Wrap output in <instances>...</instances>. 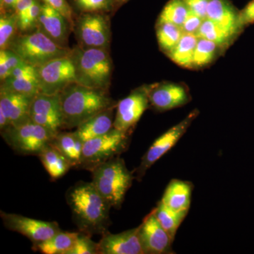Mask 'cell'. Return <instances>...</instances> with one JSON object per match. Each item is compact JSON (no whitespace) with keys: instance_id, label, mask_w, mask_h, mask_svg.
<instances>
[{"instance_id":"obj_1","label":"cell","mask_w":254,"mask_h":254,"mask_svg":"<svg viewBox=\"0 0 254 254\" xmlns=\"http://www.w3.org/2000/svg\"><path fill=\"white\" fill-rule=\"evenodd\" d=\"M66 199L80 232L90 236L107 232L112 206L93 182L75 184L66 192Z\"/></svg>"},{"instance_id":"obj_2","label":"cell","mask_w":254,"mask_h":254,"mask_svg":"<svg viewBox=\"0 0 254 254\" xmlns=\"http://www.w3.org/2000/svg\"><path fill=\"white\" fill-rule=\"evenodd\" d=\"M64 128H77L97 114L118 103L112 99L109 91L88 88L73 83L59 93Z\"/></svg>"},{"instance_id":"obj_3","label":"cell","mask_w":254,"mask_h":254,"mask_svg":"<svg viewBox=\"0 0 254 254\" xmlns=\"http://www.w3.org/2000/svg\"><path fill=\"white\" fill-rule=\"evenodd\" d=\"M110 50L76 46L69 57L74 66L76 83L88 88L109 91L113 74Z\"/></svg>"},{"instance_id":"obj_4","label":"cell","mask_w":254,"mask_h":254,"mask_svg":"<svg viewBox=\"0 0 254 254\" xmlns=\"http://www.w3.org/2000/svg\"><path fill=\"white\" fill-rule=\"evenodd\" d=\"M93 185L112 208H121L134 177L123 158L115 157L91 171Z\"/></svg>"},{"instance_id":"obj_5","label":"cell","mask_w":254,"mask_h":254,"mask_svg":"<svg viewBox=\"0 0 254 254\" xmlns=\"http://www.w3.org/2000/svg\"><path fill=\"white\" fill-rule=\"evenodd\" d=\"M9 49L17 53L23 62L36 67L67 57L71 50L58 46L38 28L27 33H18Z\"/></svg>"},{"instance_id":"obj_6","label":"cell","mask_w":254,"mask_h":254,"mask_svg":"<svg viewBox=\"0 0 254 254\" xmlns=\"http://www.w3.org/2000/svg\"><path fill=\"white\" fill-rule=\"evenodd\" d=\"M129 135L113 128L103 136L85 141L78 168L91 172L100 164L121 154L128 148Z\"/></svg>"},{"instance_id":"obj_7","label":"cell","mask_w":254,"mask_h":254,"mask_svg":"<svg viewBox=\"0 0 254 254\" xmlns=\"http://www.w3.org/2000/svg\"><path fill=\"white\" fill-rule=\"evenodd\" d=\"M1 134L10 148L18 154L38 156L57 133L31 121L21 126L8 127L1 131Z\"/></svg>"},{"instance_id":"obj_8","label":"cell","mask_w":254,"mask_h":254,"mask_svg":"<svg viewBox=\"0 0 254 254\" xmlns=\"http://www.w3.org/2000/svg\"><path fill=\"white\" fill-rule=\"evenodd\" d=\"M73 30L78 46L84 49L109 50L111 26L108 14L88 12L78 14L75 18Z\"/></svg>"},{"instance_id":"obj_9","label":"cell","mask_w":254,"mask_h":254,"mask_svg":"<svg viewBox=\"0 0 254 254\" xmlns=\"http://www.w3.org/2000/svg\"><path fill=\"white\" fill-rule=\"evenodd\" d=\"M199 115L198 110H193L180 123L170 128L158 137L150 145L141 159L139 166L136 169V179L139 181L145 174L157 161L166 154L177 144L185 134L190 125Z\"/></svg>"},{"instance_id":"obj_10","label":"cell","mask_w":254,"mask_h":254,"mask_svg":"<svg viewBox=\"0 0 254 254\" xmlns=\"http://www.w3.org/2000/svg\"><path fill=\"white\" fill-rule=\"evenodd\" d=\"M40 93L58 95L66 86L76 83L74 66L69 55L52 60L37 67Z\"/></svg>"},{"instance_id":"obj_11","label":"cell","mask_w":254,"mask_h":254,"mask_svg":"<svg viewBox=\"0 0 254 254\" xmlns=\"http://www.w3.org/2000/svg\"><path fill=\"white\" fill-rule=\"evenodd\" d=\"M149 107L148 85L135 88L128 96L118 103L114 128L131 133Z\"/></svg>"},{"instance_id":"obj_12","label":"cell","mask_w":254,"mask_h":254,"mask_svg":"<svg viewBox=\"0 0 254 254\" xmlns=\"http://www.w3.org/2000/svg\"><path fill=\"white\" fill-rule=\"evenodd\" d=\"M0 215L6 228L27 237L33 245L48 240L61 231L57 222L43 221L3 211H1Z\"/></svg>"},{"instance_id":"obj_13","label":"cell","mask_w":254,"mask_h":254,"mask_svg":"<svg viewBox=\"0 0 254 254\" xmlns=\"http://www.w3.org/2000/svg\"><path fill=\"white\" fill-rule=\"evenodd\" d=\"M150 107L158 112H165L185 106L191 100L185 85L174 82H160L148 85Z\"/></svg>"},{"instance_id":"obj_14","label":"cell","mask_w":254,"mask_h":254,"mask_svg":"<svg viewBox=\"0 0 254 254\" xmlns=\"http://www.w3.org/2000/svg\"><path fill=\"white\" fill-rule=\"evenodd\" d=\"M30 118L33 123L58 133L63 127V116L59 94L38 93L32 101Z\"/></svg>"},{"instance_id":"obj_15","label":"cell","mask_w":254,"mask_h":254,"mask_svg":"<svg viewBox=\"0 0 254 254\" xmlns=\"http://www.w3.org/2000/svg\"><path fill=\"white\" fill-rule=\"evenodd\" d=\"M139 236L144 254H174L173 241L159 223L153 210L139 225Z\"/></svg>"},{"instance_id":"obj_16","label":"cell","mask_w":254,"mask_h":254,"mask_svg":"<svg viewBox=\"0 0 254 254\" xmlns=\"http://www.w3.org/2000/svg\"><path fill=\"white\" fill-rule=\"evenodd\" d=\"M37 28L62 48H68V38L73 26L58 10L42 3Z\"/></svg>"},{"instance_id":"obj_17","label":"cell","mask_w":254,"mask_h":254,"mask_svg":"<svg viewBox=\"0 0 254 254\" xmlns=\"http://www.w3.org/2000/svg\"><path fill=\"white\" fill-rule=\"evenodd\" d=\"M99 254H144L139 226L118 234L105 232L98 243Z\"/></svg>"},{"instance_id":"obj_18","label":"cell","mask_w":254,"mask_h":254,"mask_svg":"<svg viewBox=\"0 0 254 254\" xmlns=\"http://www.w3.org/2000/svg\"><path fill=\"white\" fill-rule=\"evenodd\" d=\"M34 97L0 90V109L9 120L11 127L21 126L31 122L30 110Z\"/></svg>"},{"instance_id":"obj_19","label":"cell","mask_w":254,"mask_h":254,"mask_svg":"<svg viewBox=\"0 0 254 254\" xmlns=\"http://www.w3.org/2000/svg\"><path fill=\"white\" fill-rule=\"evenodd\" d=\"M206 18L221 25L238 36L245 29L240 23V11L230 0H210Z\"/></svg>"},{"instance_id":"obj_20","label":"cell","mask_w":254,"mask_h":254,"mask_svg":"<svg viewBox=\"0 0 254 254\" xmlns=\"http://www.w3.org/2000/svg\"><path fill=\"white\" fill-rule=\"evenodd\" d=\"M193 185L190 182L173 180L169 183L160 201L170 210L179 213H188Z\"/></svg>"},{"instance_id":"obj_21","label":"cell","mask_w":254,"mask_h":254,"mask_svg":"<svg viewBox=\"0 0 254 254\" xmlns=\"http://www.w3.org/2000/svg\"><path fill=\"white\" fill-rule=\"evenodd\" d=\"M115 109L116 108H112L97 114L78 126L76 132L82 141L85 142L103 136L114 128Z\"/></svg>"},{"instance_id":"obj_22","label":"cell","mask_w":254,"mask_h":254,"mask_svg":"<svg viewBox=\"0 0 254 254\" xmlns=\"http://www.w3.org/2000/svg\"><path fill=\"white\" fill-rule=\"evenodd\" d=\"M51 144L71 161L73 168L79 167L84 142L82 141L76 131L58 132Z\"/></svg>"},{"instance_id":"obj_23","label":"cell","mask_w":254,"mask_h":254,"mask_svg":"<svg viewBox=\"0 0 254 254\" xmlns=\"http://www.w3.org/2000/svg\"><path fill=\"white\" fill-rule=\"evenodd\" d=\"M38 157L50 177L54 180L64 176L69 169L73 168L71 161L51 143L43 149Z\"/></svg>"},{"instance_id":"obj_24","label":"cell","mask_w":254,"mask_h":254,"mask_svg":"<svg viewBox=\"0 0 254 254\" xmlns=\"http://www.w3.org/2000/svg\"><path fill=\"white\" fill-rule=\"evenodd\" d=\"M198 38H205L216 43L225 51L238 36L224 28L221 25L205 18L196 33Z\"/></svg>"},{"instance_id":"obj_25","label":"cell","mask_w":254,"mask_h":254,"mask_svg":"<svg viewBox=\"0 0 254 254\" xmlns=\"http://www.w3.org/2000/svg\"><path fill=\"white\" fill-rule=\"evenodd\" d=\"M79 233L61 230L49 240L33 245V250L44 254H66L72 248Z\"/></svg>"},{"instance_id":"obj_26","label":"cell","mask_w":254,"mask_h":254,"mask_svg":"<svg viewBox=\"0 0 254 254\" xmlns=\"http://www.w3.org/2000/svg\"><path fill=\"white\" fill-rule=\"evenodd\" d=\"M198 40L196 35L184 33L178 44L168 55V58L178 66L192 69L193 55Z\"/></svg>"},{"instance_id":"obj_27","label":"cell","mask_w":254,"mask_h":254,"mask_svg":"<svg viewBox=\"0 0 254 254\" xmlns=\"http://www.w3.org/2000/svg\"><path fill=\"white\" fill-rule=\"evenodd\" d=\"M159 48L168 56L178 44L184 33L181 27L173 23L157 21L155 25Z\"/></svg>"},{"instance_id":"obj_28","label":"cell","mask_w":254,"mask_h":254,"mask_svg":"<svg viewBox=\"0 0 254 254\" xmlns=\"http://www.w3.org/2000/svg\"><path fill=\"white\" fill-rule=\"evenodd\" d=\"M223 52L224 50L214 42L205 38H198L193 55L192 69H201L206 67Z\"/></svg>"},{"instance_id":"obj_29","label":"cell","mask_w":254,"mask_h":254,"mask_svg":"<svg viewBox=\"0 0 254 254\" xmlns=\"http://www.w3.org/2000/svg\"><path fill=\"white\" fill-rule=\"evenodd\" d=\"M0 90L35 97L40 93L38 74L23 77L6 78L4 81L1 82Z\"/></svg>"},{"instance_id":"obj_30","label":"cell","mask_w":254,"mask_h":254,"mask_svg":"<svg viewBox=\"0 0 254 254\" xmlns=\"http://www.w3.org/2000/svg\"><path fill=\"white\" fill-rule=\"evenodd\" d=\"M153 211L159 223L168 232L174 242L177 230L186 218L187 214L173 211L165 206L161 201L158 202L157 206L153 209Z\"/></svg>"},{"instance_id":"obj_31","label":"cell","mask_w":254,"mask_h":254,"mask_svg":"<svg viewBox=\"0 0 254 254\" xmlns=\"http://www.w3.org/2000/svg\"><path fill=\"white\" fill-rule=\"evenodd\" d=\"M190 14V10L183 0H169L157 21L173 23L181 27Z\"/></svg>"},{"instance_id":"obj_32","label":"cell","mask_w":254,"mask_h":254,"mask_svg":"<svg viewBox=\"0 0 254 254\" xmlns=\"http://www.w3.org/2000/svg\"><path fill=\"white\" fill-rule=\"evenodd\" d=\"M19 33L18 18L15 12L0 14V50L9 49L11 43Z\"/></svg>"},{"instance_id":"obj_33","label":"cell","mask_w":254,"mask_h":254,"mask_svg":"<svg viewBox=\"0 0 254 254\" xmlns=\"http://www.w3.org/2000/svg\"><path fill=\"white\" fill-rule=\"evenodd\" d=\"M74 11L78 14L100 12L109 14L116 11L114 0H68Z\"/></svg>"},{"instance_id":"obj_34","label":"cell","mask_w":254,"mask_h":254,"mask_svg":"<svg viewBox=\"0 0 254 254\" xmlns=\"http://www.w3.org/2000/svg\"><path fill=\"white\" fill-rule=\"evenodd\" d=\"M23 60L17 53L11 49L0 50V80L1 82L9 77L13 71L21 64Z\"/></svg>"},{"instance_id":"obj_35","label":"cell","mask_w":254,"mask_h":254,"mask_svg":"<svg viewBox=\"0 0 254 254\" xmlns=\"http://www.w3.org/2000/svg\"><path fill=\"white\" fill-rule=\"evenodd\" d=\"M41 8L42 3L40 0H36L28 11L18 18L19 33H27L36 29L38 18L41 14Z\"/></svg>"},{"instance_id":"obj_36","label":"cell","mask_w":254,"mask_h":254,"mask_svg":"<svg viewBox=\"0 0 254 254\" xmlns=\"http://www.w3.org/2000/svg\"><path fill=\"white\" fill-rule=\"evenodd\" d=\"M66 254H99L98 243H95L90 235L80 232L72 248Z\"/></svg>"},{"instance_id":"obj_37","label":"cell","mask_w":254,"mask_h":254,"mask_svg":"<svg viewBox=\"0 0 254 254\" xmlns=\"http://www.w3.org/2000/svg\"><path fill=\"white\" fill-rule=\"evenodd\" d=\"M43 3L50 5L55 9L63 14L73 26L75 20L74 11L69 4L68 0H41Z\"/></svg>"},{"instance_id":"obj_38","label":"cell","mask_w":254,"mask_h":254,"mask_svg":"<svg viewBox=\"0 0 254 254\" xmlns=\"http://www.w3.org/2000/svg\"><path fill=\"white\" fill-rule=\"evenodd\" d=\"M190 13L199 17L206 18L207 9L210 0H183Z\"/></svg>"},{"instance_id":"obj_39","label":"cell","mask_w":254,"mask_h":254,"mask_svg":"<svg viewBox=\"0 0 254 254\" xmlns=\"http://www.w3.org/2000/svg\"><path fill=\"white\" fill-rule=\"evenodd\" d=\"M203 20V18L190 13L181 26L182 31L187 34H196Z\"/></svg>"},{"instance_id":"obj_40","label":"cell","mask_w":254,"mask_h":254,"mask_svg":"<svg viewBox=\"0 0 254 254\" xmlns=\"http://www.w3.org/2000/svg\"><path fill=\"white\" fill-rule=\"evenodd\" d=\"M240 23L244 28L254 23V0L248 3L240 11Z\"/></svg>"},{"instance_id":"obj_41","label":"cell","mask_w":254,"mask_h":254,"mask_svg":"<svg viewBox=\"0 0 254 254\" xmlns=\"http://www.w3.org/2000/svg\"><path fill=\"white\" fill-rule=\"evenodd\" d=\"M35 1L36 0H18L15 9V13L17 18L24 14Z\"/></svg>"},{"instance_id":"obj_42","label":"cell","mask_w":254,"mask_h":254,"mask_svg":"<svg viewBox=\"0 0 254 254\" xmlns=\"http://www.w3.org/2000/svg\"><path fill=\"white\" fill-rule=\"evenodd\" d=\"M18 0H0L1 13L15 12Z\"/></svg>"},{"instance_id":"obj_43","label":"cell","mask_w":254,"mask_h":254,"mask_svg":"<svg viewBox=\"0 0 254 254\" xmlns=\"http://www.w3.org/2000/svg\"><path fill=\"white\" fill-rule=\"evenodd\" d=\"M115 1V6L116 9H118L120 6H123L125 3L128 2L129 0H114Z\"/></svg>"}]
</instances>
